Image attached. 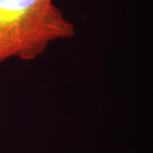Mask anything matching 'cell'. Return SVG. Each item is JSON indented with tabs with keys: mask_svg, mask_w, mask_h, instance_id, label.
Wrapping results in <instances>:
<instances>
[{
	"mask_svg": "<svg viewBox=\"0 0 153 153\" xmlns=\"http://www.w3.org/2000/svg\"><path fill=\"white\" fill-rule=\"evenodd\" d=\"M76 29L54 0H0V63L32 60Z\"/></svg>",
	"mask_w": 153,
	"mask_h": 153,
	"instance_id": "obj_1",
	"label": "cell"
}]
</instances>
